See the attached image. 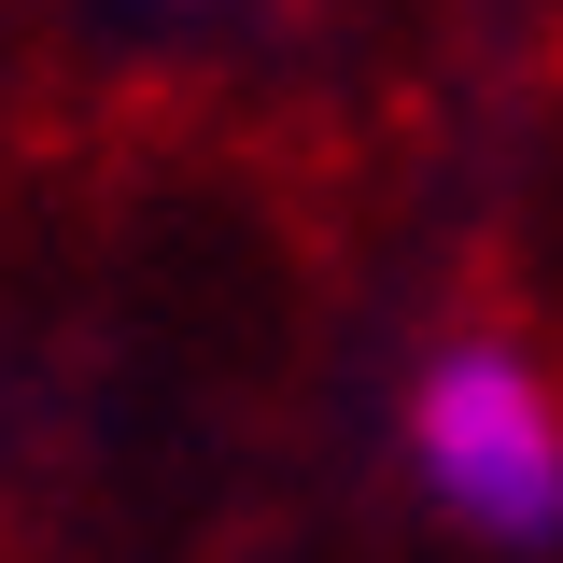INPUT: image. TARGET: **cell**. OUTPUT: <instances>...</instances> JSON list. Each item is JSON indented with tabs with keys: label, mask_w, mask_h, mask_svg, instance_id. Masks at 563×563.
<instances>
[{
	"label": "cell",
	"mask_w": 563,
	"mask_h": 563,
	"mask_svg": "<svg viewBox=\"0 0 563 563\" xmlns=\"http://www.w3.org/2000/svg\"><path fill=\"white\" fill-rule=\"evenodd\" d=\"M409 465L465 536L550 550L563 536V395H550V366L507 352V339H451L409 395Z\"/></svg>",
	"instance_id": "1"
}]
</instances>
